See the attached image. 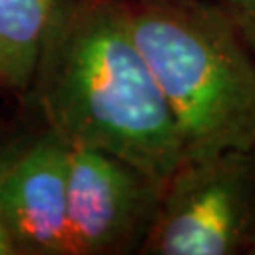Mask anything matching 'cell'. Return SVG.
Wrapping results in <instances>:
<instances>
[{
  "mask_svg": "<svg viewBox=\"0 0 255 255\" xmlns=\"http://www.w3.org/2000/svg\"><path fill=\"white\" fill-rule=\"evenodd\" d=\"M128 25L172 112L183 159L255 151V57L214 0H127Z\"/></svg>",
  "mask_w": 255,
  "mask_h": 255,
  "instance_id": "cell-2",
  "label": "cell"
},
{
  "mask_svg": "<svg viewBox=\"0 0 255 255\" xmlns=\"http://www.w3.org/2000/svg\"><path fill=\"white\" fill-rule=\"evenodd\" d=\"M255 238V151L183 159L140 255H240Z\"/></svg>",
  "mask_w": 255,
  "mask_h": 255,
  "instance_id": "cell-3",
  "label": "cell"
},
{
  "mask_svg": "<svg viewBox=\"0 0 255 255\" xmlns=\"http://www.w3.org/2000/svg\"><path fill=\"white\" fill-rule=\"evenodd\" d=\"M66 146L70 255L140 254L164 183L108 151Z\"/></svg>",
  "mask_w": 255,
  "mask_h": 255,
  "instance_id": "cell-4",
  "label": "cell"
},
{
  "mask_svg": "<svg viewBox=\"0 0 255 255\" xmlns=\"http://www.w3.org/2000/svg\"><path fill=\"white\" fill-rule=\"evenodd\" d=\"M28 95L66 144L108 151L164 185L182 164V136L127 0H59Z\"/></svg>",
  "mask_w": 255,
  "mask_h": 255,
  "instance_id": "cell-1",
  "label": "cell"
},
{
  "mask_svg": "<svg viewBox=\"0 0 255 255\" xmlns=\"http://www.w3.org/2000/svg\"><path fill=\"white\" fill-rule=\"evenodd\" d=\"M250 255H255V238H254V242H252V246H250V252H248Z\"/></svg>",
  "mask_w": 255,
  "mask_h": 255,
  "instance_id": "cell-9",
  "label": "cell"
},
{
  "mask_svg": "<svg viewBox=\"0 0 255 255\" xmlns=\"http://www.w3.org/2000/svg\"><path fill=\"white\" fill-rule=\"evenodd\" d=\"M0 255H17V250L13 246V240L9 237V231L2 216V210H0Z\"/></svg>",
  "mask_w": 255,
  "mask_h": 255,
  "instance_id": "cell-8",
  "label": "cell"
},
{
  "mask_svg": "<svg viewBox=\"0 0 255 255\" xmlns=\"http://www.w3.org/2000/svg\"><path fill=\"white\" fill-rule=\"evenodd\" d=\"M59 0H0V91L28 95Z\"/></svg>",
  "mask_w": 255,
  "mask_h": 255,
  "instance_id": "cell-6",
  "label": "cell"
},
{
  "mask_svg": "<svg viewBox=\"0 0 255 255\" xmlns=\"http://www.w3.org/2000/svg\"><path fill=\"white\" fill-rule=\"evenodd\" d=\"M68 146L51 128L0 151V210L17 255H70Z\"/></svg>",
  "mask_w": 255,
  "mask_h": 255,
  "instance_id": "cell-5",
  "label": "cell"
},
{
  "mask_svg": "<svg viewBox=\"0 0 255 255\" xmlns=\"http://www.w3.org/2000/svg\"><path fill=\"white\" fill-rule=\"evenodd\" d=\"M255 57V0H214Z\"/></svg>",
  "mask_w": 255,
  "mask_h": 255,
  "instance_id": "cell-7",
  "label": "cell"
}]
</instances>
